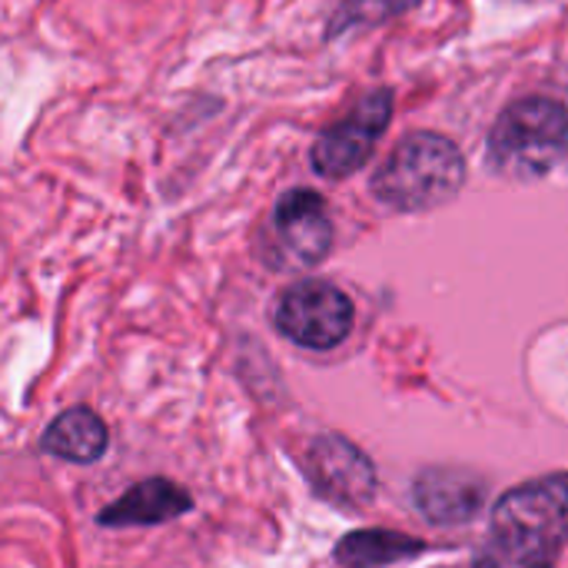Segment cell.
<instances>
[{"mask_svg":"<svg viewBox=\"0 0 568 568\" xmlns=\"http://www.w3.org/2000/svg\"><path fill=\"white\" fill-rule=\"evenodd\" d=\"M568 532L566 476L506 493L476 552V568H552Z\"/></svg>","mask_w":568,"mask_h":568,"instance_id":"obj_1","label":"cell"},{"mask_svg":"<svg viewBox=\"0 0 568 568\" xmlns=\"http://www.w3.org/2000/svg\"><path fill=\"white\" fill-rule=\"evenodd\" d=\"M463 183V150L436 130H416L389 150L386 163L373 173L369 190L396 213H426L453 203Z\"/></svg>","mask_w":568,"mask_h":568,"instance_id":"obj_2","label":"cell"},{"mask_svg":"<svg viewBox=\"0 0 568 568\" xmlns=\"http://www.w3.org/2000/svg\"><path fill=\"white\" fill-rule=\"evenodd\" d=\"M568 150L566 103L556 97H523L509 103L489 136H486V163L493 173L536 183L562 166Z\"/></svg>","mask_w":568,"mask_h":568,"instance_id":"obj_3","label":"cell"},{"mask_svg":"<svg viewBox=\"0 0 568 568\" xmlns=\"http://www.w3.org/2000/svg\"><path fill=\"white\" fill-rule=\"evenodd\" d=\"M393 103L396 97L389 87L366 90L336 123H329L316 136L310 153L313 170L323 180H346L363 170L373 160L386 126L393 123Z\"/></svg>","mask_w":568,"mask_h":568,"instance_id":"obj_4","label":"cell"},{"mask_svg":"<svg viewBox=\"0 0 568 568\" xmlns=\"http://www.w3.org/2000/svg\"><path fill=\"white\" fill-rule=\"evenodd\" d=\"M273 323L296 346L333 349L353 329V303L326 280H300L276 296Z\"/></svg>","mask_w":568,"mask_h":568,"instance_id":"obj_5","label":"cell"},{"mask_svg":"<svg viewBox=\"0 0 568 568\" xmlns=\"http://www.w3.org/2000/svg\"><path fill=\"white\" fill-rule=\"evenodd\" d=\"M306 473L336 506L363 509L376 496V469L369 456L343 436H320L306 453Z\"/></svg>","mask_w":568,"mask_h":568,"instance_id":"obj_6","label":"cell"},{"mask_svg":"<svg viewBox=\"0 0 568 568\" xmlns=\"http://www.w3.org/2000/svg\"><path fill=\"white\" fill-rule=\"evenodd\" d=\"M273 233L280 246L303 266H316L333 250V220L316 190H290L273 206Z\"/></svg>","mask_w":568,"mask_h":568,"instance_id":"obj_7","label":"cell"},{"mask_svg":"<svg viewBox=\"0 0 568 568\" xmlns=\"http://www.w3.org/2000/svg\"><path fill=\"white\" fill-rule=\"evenodd\" d=\"M419 513L436 526L473 523L486 506V479L459 466H433L413 486Z\"/></svg>","mask_w":568,"mask_h":568,"instance_id":"obj_8","label":"cell"},{"mask_svg":"<svg viewBox=\"0 0 568 568\" xmlns=\"http://www.w3.org/2000/svg\"><path fill=\"white\" fill-rule=\"evenodd\" d=\"M190 509H193V499L180 486H173L166 479H146L140 486H133L126 496H120L113 506H106L100 513V526H113V529L160 526Z\"/></svg>","mask_w":568,"mask_h":568,"instance_id":"obj_9","label":"cell"},{"mask_svg":"<svg viewBox=\"0 0 568 568\" xmlns=\"http://www.w3.org/2000/svg\"><path fill=\"white\" fill-rule=\"evenodd\" d=\"M106 426L93 409H67L43 433V453L67 463H97L106 453Z\"/></svg>","mask_w":568,"mask_h":568,"instance_id":"obj_10","label":"cell"},{"mask_svg":"<svg viewBox=\"0 0 568 568\" xmlns=\"http://www.w3.org/2000/svg\"><path fill=\"white\" fill-rule=\"evenodd\" d=\"M423 552L426 546L419 539H409L403 532H383V529L353 532L336 546V559L343 568H383L403 559H416Z\"/></svg>","mask_w":568,"mask_h":568,"instance_id":"obj_11","label":"cell"},{"mask_svg":"<svg viewBox=\"0 0 568 568\" xmlns=\"http://www.w3.org/2000/svg\"><path fill=\"white\" fill-rule=\"evenodd\" d=\"M419 0H343L339 10L329 17L326 23V40L329 37H343L349 30H363V27H379L406 10H413Z\"/></svg>","mask_w":568,"mask_h":568,"instance_id":"obj_12","label":"cell"}]
</instances>
